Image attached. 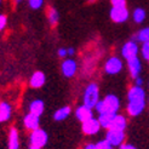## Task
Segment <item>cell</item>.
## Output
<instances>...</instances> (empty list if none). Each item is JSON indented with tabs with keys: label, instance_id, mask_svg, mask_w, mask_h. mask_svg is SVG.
I'll return each instance as SVG.
<instances>
[{
	"label": "cell",
	"instance_id": "cell-19",
	"mask_svg": "<svg viewBox=\"0 0 149 149\" xmlns=\"http://www.w3.org/2000/svg\"><path fill=\"white\" fill-rule=\"evenodd\" d=\"M114 116H115V113H110V111H104V113L98 114L97 119H98V123L101 125V127L108 130L110 127L111 121H113Z\"/></svg>",
	"mask_w": 149,
	"mask_h": 149
},
{
	"label": "cell",
	"instance_id": "cell-7",
	"mask_svg": "<svg viewBox=\"0 0 149 149\" xmlns=\"http://www.w3.org/2000/svg\"><path fill=\"white\" fill-rule=\"evenodd\" d=\"M109 16L110 19L115 22V23H124L129 19V10L126 6H121V7H114L111 6V9L109 11Z\"/></svg>",
	"mask_w": 149,
	"mask_h": 149
},
{
	"label": "cell",
	"instance_id": "cell-20",
	"mask_svg": "<svg viewBox=\"0 0 149 149\" xmlns=\"http://www.w3.org/2000/svg\"><path fill=\"white\" fill-rule=\"evenodd\" d=\"M72 113V108L69 106H63L61 108H58L55 113H54V120L56 123H61L63 120H65Z\"/></svg>",
	"mask_w": 149,
	"mask_h": 149
},
{
	"label": "cell",
	"instance_id": "cell-11",
	"mask_svg": "<svg viewBox=\"0 0 149 149\" xmlns=\"http://www.w3.org/2000/svg\"><path fill=\"white\" fill-rule=\"evenodd\" d=\"M127 63V69L132 79H136L137 77H141V73H142V61L141 58L137 56L135 58H131L129 61H126Z\"/></svg>",
	"mask_w": 149,
	"mask_h": 149
},
{
	"label": "cell",
	"instance_id": "cell-26",
	"mask_svg": "<svg viewBox=\"0 0 149 149\" xmlns=\"http://www.w3.org/2000/svg\"><path fill=\"white\" fill-rule=\"evenodd\" d=\"M95 149H113V147L106 139H101L97 143H95Z\"/></svg>",
	"mask_w": 149,
	"mask_h": 149
},
{
	"label": "cell",
	"instance_id": "cell-34",
	"mask_svg": "<svg viewBox=\"0 0 149 149\" xmlns=\"http://www.w3.org/2000/svg\"><path fill=\"white\" fill-rule=\"evenodd\" d=\"M22 1H23V0H13V3L16 4V5H18V4H21Z\"/></svg>",
	"mask_w": 149,
	"mask_h": 149
},
{
	"label": "cell",
	"instance_id": "cell-18",
	"mask_svg": "<svg viewBox=\"0 0 149 149\" xmlns=\"http://www.w3.org/2000/svg\"><path fill=\"white\" fill-rule=\"evenodd\" d=\"M12 116V107L9 102H0V124L9 121Z\"/></svg>",
	"mask_w": 149,
	"mask_h": 149
},
{
	"label": "cell",
	"instance_id": "cell-32",
	"mask_svg": "<svg viewBox=\"0 0 149 149\" xmlns=\"http://www.w3.org/2000/svg\"><path fill=\"white\" fill-rule=\"evenodd\" d=\"M67 54H68V56H69V57L74 56V55H75V49H74V47H69V49H67Z\"/></svg>",
	"mask_w": 149,
	"mask_h": 149
},
{
	"label": "cell",
	"instance_id": "cell-27",
	"mask_svg": "<svg viewBox=\"0 0 149 149\" xmlns=\"http://www.w3.org/2000/svg\"><path fill=\"white\" fill-rule=\"evenodd\" d=\"M7 26V17L5 15H0V32H3Z\"/></svg>",
	"mask_w": 149,
	"mask_h": 149
},
{
	"label": "cell",
	"instance_id": "cell-21",
	"mask_svg": "<svg viewBox=\"0 0 149 149\" xmlns=\"http://www.w3.org/2000/svg\"><path fill=\"white\" fill-rule=\"evenodd\" d=\"M133 41H139V42H146V41H149V27L147 28H143V29H141L139 32H137L135 35L132 36V39Z\"/></svg>",
	"mask_w": 149,
	"mask_h": 149
},
{
	"label": "cell",
	"instance_id": "cell-13",
	"mask_svg": "<svg viewBox=\"0 0 149 149\" xmlns=\"http://www.w3.org/2000/svg\"><path fill=\"white\" fill-rule=\"evenodd\" d=\"M93 116H95L93 115V109L84 106V104L77 107V109H75V118H77V120L80 121V123H85L86 120H88V119H91Z\"/></svg>",
	"mask_w": 149,
	"mask_h": 149
},
{
	"label": "cell",
	"instance_id": "cell-24",
	"mask_svg": "<svg viewBox=\"0 0 149 149\" xmlns=\"http://www.w3.org/2000/svg\"><path fill=\"white\" fill-rule=\"evenodd\" d=\"M139 52L142 55V58L149 62V41L142 42V46L139 49Z\"/></svg>",
	"mask_w": 149,
	"mask_h": 149
},
{
	"label": "cell",
	"instance_id": "cell-25",
	"mask_svg": "<svg viewBox=\"0 0 149 149\" xmlns=\"http://www.w3.org/2000/svg\"><path fill=\"white\" fill-rule=\"evenodd\" d=\"M28 5L33 10H39L44 5V0H28Z\"/></svg>",
	"mask_w": 149,
	"mask_h": 149
},
{
	"label": "cell",
	"instance_id": "cell-5",
	"mask_svg": "<svg viewBox=\"0 0 149 149\" xmlns=\"http://www.w3.org/2000/svg\"><path fill=\"white\" fill-rule=\"evenodd\" d=\"M123 68H124V62L118 56L109 57L106 61V63H104V72L108 75H118L119 73H121Z\"/></svg>",
	"mask_w": 149,
	"mask_h": 149
},
{
	"label": "cell",
	"instance_id": "cell-6",
	"mask_svg": "<svg viewBox=\"0 0 149 149\" xmlns=\"http://www.w3.org/2000/svg\"><path fill=\"white\" fill-rule=\"evenodd\" d=\"M104 139H106L113 148H119L123 143H125L126 133H125V131L109 129L106 132V137H104Z\"/></svg>",
	"mask_w": 149,
	"mask_h": 149
},
{
	"label": "cell",
	"instance_id": "cell-3",
	"mask_svg": "<svg viewBox=\"0 0 149 149\" xmlns=\"http://www.w3.org/2000/svg\"><path fill=\"white\" fill-rule=\"evenodd\" d=\"M100 87L96 83H90L84 90L83 95V104L88 108L93 109L96 103L100 101Z\"/></svg>",
	"mask_w": 149,
	"mask_h": 149
},
{
	"label": "cell",
	"instance_id": "cell-1",
	"mask_svg": "<svg viewBox=\"0 0 149 149\" xmlns=\"http://www.w3.org/2000/svg\"><path fill=\"white\" fill-rule=\"evenodd\" d=\"M147 104V93L143 86L133 85L127 91V104H126V111L130 116L136 118L141 115L146 109Z\"/></svg>",
	"mask_w": 149,
	"mask_h": 149
},
{
	"label": "cell",
	"instance_id": "cell-23",
	"mask_svg": "<svg viewBox=\"0 0 149 149\" xmlns=\"http://www.w3.org/2000/svg\"><path fill=\"white\" fill-rule=\"evenodd\" d=\"M146 17H147V13L142 7H137V9H135V11L132 12V18L135 21V23H137V24L143 23Z\"/></svg>",
	"mask_w": 149,
	"mask_h": 149
},
{
	"label": "cell",
	"instance_id": "cell-37",
	"mask_svg": "<svg viewBox=\"0 0 149 149\" xmlns=\"http://www.w3.org/2000/svg\"><path fill=\"white\" fill-rule=\"evenodd\" d=\"M0 5H1V0H0Z\"/></svg>",
	"mask_w": 149,
	"mask_h": 149
},
{
	"label": "cell",
	"instance_id": "cell-29",
	"mask_svg": "<svg viewBox=\"0 0 149 149\" xmlns=\"http://www.w3.org/2000/svg\"><path fill=\"white\" fill-rule=\"evenodd\" d=\"M57 55H58V57H61V58H63V59L67 58V57H68V54H67V49H64V47L58 49Z\"/></svg>",
	"mask_w": 149,
	"mask_h": 149
},
{
	"label": "cell",
	"instance_id": "cell-12",
	"mask_svg": "<svg viewBox=\"0 0 149 149\" xmlns=\"http://www.w3.org/2000/svg\"><path fill=\"white\" fill-rule=\"evenodd\" d=\"M23 125H24V127L27 130H29L31 132L36 130V129H39L40 127V116L32 114V113L28 111L23 118Z\"/></svg>",
	"mask_w": 149,
	"mask_h": 149
},
{
	"label": "cell",
	"instance_id": "cell-2",
	"mask_svg": "<svg viewBox=\"0 0 149 149\" xmlns=\"http://www.w3.org/2000/svg\"><path fill=\"white\" fill-rule=\"evenodd\" d=\"M120 107H121V103H120V100H119L118 96L109 93L104 98L100 100L96 103L93 110L97 114L104 113V111H110V113L116 114V113H119V110H120Z\"/></svg>",
	"mask_w": 149,
	"mask_h": 149
},
{
	"label": "cell",
	"instance_id": "cell-22",
	"mask_svg": "<svg viewBox=\"0 0 149 149\" xmlns=\"http://www.w3.org/2000/svg\"><path fill=\"white\" fill-rule=\"evenodd\" d=\"M47 19H49V23L51 27L57 26L58 21H59V13L55 7H50L47 10Z\"/></svg>",
	"mask_w": 149,
	"mask_h": 149
},
{
	"label": "cell",
	"instance_id": "cell-10",
	"mask_svg": "<svg viewBox=\"0 0 149 149\" xmlns=\"http://www.w3.org/2000/svg\"><path fill=\"white\" fill-rule=\"evenodd\" d=\"M101 129L102 127H101V125L98 123V119L95 118V116L91 118V119H88V120H86L85 123H81V130H83V132L85 133L86 136L97 135Z\"/></svg>",
	"mask_w": 149,
	"mask_h": 149
},
{
	"label": "cell",
	"instance_id": "cell-8",
	"mask_svg": "<svg viewBox=\"0 0 149 149\" xmlns=\"http://www.w3.org/2000/svg\"><path fill=\"white\" fill-rule=\"evenodd\" d=\"M138 52H139L138 44L133 40H129L127 42H125L121 47V57L125 59V61H129L131 58L137 57Z\"/></svg>",
	"mask_w": 149,
	"mask_h": 149
},
{
	"label": "cell",
	"instance_id": "cell-35",
	"mask_svg": "<svg viewBox=\"0 0 149 149\" xmlns=\"http://www.w3.org/2000/svg\"><path fill=\"white\" fill-rule=\"evenodd\" d=\"M28 149H40V148H36V147H32V146H29Z\"/></svg>",
	"mask_w": 149,
	"mask_h": 149
},
{
	"label": "cell",
	"instance_id": "cell-17",
	"mask_svg": "<svg viewBox=\"0 0 149 149\" xmlns=\"http://www.w3.org/2000/svg\"><path fill=\"white\" fill-rule=\"evenodd\" d=\"M29 113L35 114L38 116H41L44 114V110H45V103L41 98H35L29 103Z\"/></svg>",
	"mask_w": 149,
	"mask_h": 149
},
{
	"label": "cell",
	"instance_id": "cell-4",
	"mask_svg": "<svg viewBox=\"0 0 149 149\" xmlns=\"http://www.w3.org/2000/svg\"><path fill=\"white\" fill-rule=\"evenodd\" d=\"M47 142H49V135L41 127L32 131L31 135H29V146L32 147H36L41 149L47 144Z\"/></svg>",
	"mask_w": 149,
	"mask_h": 149
},
{
	"label": "cell",
	"instance_id": "cell-28",
	"mask_svg": "<svg viewBox=\"0 0 149 149\" xmlns=\"http://www.w3.org/2000/svg\"><path fill=\"white\" fill-rule=\"evenodd\" d=\"M110 4L114 7H121L126 6V0H110Z\"/></svg>",
	"mask_w": 149,
	"mask_h": 149
},
{
	"label": "cell",
	"instance_id": "cell-16",
	"mask_svg": "<svg viewBox=\"0 0 149 149\" xmlns=\"http://www.w3.org/2000/svg\"><path fill=\"white\" fill-rule=\"evenodd\" d=\"M7 149H19V135L16 127H11L7 137Z\"/></svg>",
	"mask_w": 149,
	"mask_h": 149
},
{
	"label": "cell",
	"instance_id": "cell-15",
	"mask_svg": "<svg viewBox=\"0 0 149 149\" xmlns=\"http://www.w3.org/2000/svg\"><path fill=\"white\" fill-rule=\"evenodd\" d=\"M126 127H127V119H126V116L120 114V113H116L114 119H113V121H111V125H110L109 129L119 130V131H125Z\"/></svg>",
	"mask_w": 149,
	"mask_h": 149
},
{
	"label": "cell",
	"instance_id": "cell-14",
	"mask_svg": "<svg viewBox=\"0 0 149 149\" xmlns=\"http://www.w3.org/2000/svg\"><path fill=\"white\" fill-rule=\"evenodd\" d=\"M46 83V75L40 70H36L32 74L29 79V86L32 88H41Z\"/></svg>",
	"mask_w": 149,
	"mask_h": 149
},
{
	"label": "cell",
	"instance_id": "cell-9",
	"mask_svg": "<svg viewBox=\"0 0 149 149\" xmlns=\"http://www.w3.org/2000/svg\"><path fill=\"white\" fill-rule=\"evenodd\" d=\"M61 72L63 77L65 78H73L78 72V63L74 58H64L61 64Z\"/></svg>",
	"mask_w": 149,
	"mask_h": 149
},
{
	"label": "cell",
	"instance_id": "cell-30",
	"mask_svg": "<svg viewBox=\"0 0 149 149\" xmlns=\"http://www.w3.org/2000/svg\"><path fill=\"white\" fill-rule=\"evenodd\" d=\"M119 149H138V148L131 143H123L120 147H119Z\"/></svg>",
	"mask_w": 149,
	"mask_h": 149
},
{
	"label": "cell",
	"instance_id": "cell-31",
	"mask_svg": "<svg viewBox=\"0 0 149 149\" xmlns=\"http://www.w3.org/2000/svg\"><path fill=\"white\" fill-rule=\"evenodd\" d=\"M133 80H135V85L143 86V79H142V77H137L136 79H133Z\"/></svg>",
	"mask_w": 149,
	"mask_h": 149
},
{
	"label": "cell",
	"instance_id": "cell-36",
	"mask_svg": "<svg viewBox=\"0 0 149 149\" xmlns=\"http://www.w3.org/2000/svg\"><path fill=\"white\" fill-rule=\"evenodd\" d=\"M88 1H90V3H93V1H95V0H88Z\"/></svg>",
	"mask_w": 149,
	"mask_h": 149
},
{
	"label": "cell",
	"instance_id": "cell-33",
	"mask_svg": "<svg viewBox=\"0 0 149 149\" xmlns=\"http://www.w3.org/2000/svg\"><path fill=\"white\" fill-rule=\"evenodd\" d=\"M83 149H95V143H87Z\"/></svg>",
	"mask_w": 149,
	"mask_h": 149
}]
</instances>
